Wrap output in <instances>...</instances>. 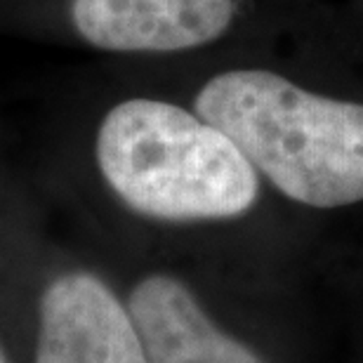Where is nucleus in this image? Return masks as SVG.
I'll list each match as a JSON object with an SVG mask.
<instances>
[{
  "label": "nucleus",
  "instance_id": "7ed1b4c3",
  "mask_svg": "<svg viewBox=\"0 0 363 363\" xmlns=\"http://www.w3.org/2000/svg\"><path fill=\"white\" fill-rule=\"evenodd\" d=\"M35 363H149L128 309L92 274L52 281L40 300Z\"/></svg>",
  "mask_w": 363,
  "mask_h": 363
},
{
  "label": "nucleus",
  "instance_id": "20e7f679",
  "mask_svg": "<svg viewBox=\"0 0 363 363\" xmlns=\"http://www.w3.org/2000/svg\"><path fill=\"white\" fill-rule=\"evenodd\" d=\"M71 19L94 48L179 52L220 38L234 0H71Z\"/></svg>",
  "mask_w": 363,
  "mask_h": 363
},
{
  "label": "nucleus",
  "instance_id": "f257e3e1",
  "mask_svg": "<svg viewBox=\"0 0 363 363\" xmlns=\"http://www.w3.org/2000/svg\"><path fill=\"white\" fill-rule=\"evenodd\" d=\"M196 116L288 199L311 208L363 201V104L302 90L274 71L238 69L203 85Z\"/></svg>",
  "mask_w": 363,
  "mask_h": 363
},
{
  "label": "nucleus",
  "instance_id": "f03ea898",
  "mask_svg": "<svg viewBox=\"0 0 363 363\" xmlns=\"http://www.w3.org/2000/svg\"><path fill=\"white\" fill-rule=\"evenodd\" d=\"M97 163L125 206L156 220H227L259 191L255 168L227 135L158 99L121 101L104 116Z\"/></svg>",
  "mask_w": 363,
  "mask_h": 363
},
{
  "label": "nucleus",
  "instance_id": "39448f33",
  "mask_svg": "<svg viewBox=\"0 0 363 363\" xmlns=\"http://www.w3.org/2000/svg\"><path fill=\"white\" fill-rule=\"evenodd\" d=\"M130 318L149 363H262L217 330L189 288L170 276H149L135 288Z\"/></svg>",
  "mask_w": 363,
  "mask_h": 363
},
{
  "label": "nucleus",
  "instance_id": "423d86ee",
  "mask_svg": "<svg viewBox=\"0 0 363 363\" xmlns=\"http://www.w3.org/2000/svg\"><path fill=\"white\" fill-rule=\"evenodd\" d=\"M0 363H5V359H3V354H0Z\"/></svg>",
  "mask_w": 363,
  "mask_h": 363
}]
</instances>
